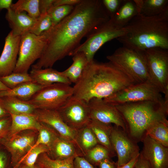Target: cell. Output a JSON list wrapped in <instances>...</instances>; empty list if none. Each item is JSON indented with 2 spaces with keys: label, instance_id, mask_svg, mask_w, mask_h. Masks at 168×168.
Listing matches in <instances>:
<instances>
[{
  "label": "cell",
  "instance_id": "1",
  "mask_svg": "<svg viewBox=\"0 0 168 168\" xmlns=\"http://www.w3.org/2000/svg\"><path fill=\"white\" fill-rule=\"evenodd\" d=\"M110 19L102 0H82L68 15L41 35L45 44L32 68H52L57 61L71 56L83 38Z\"/></svg>",
  "mask_w": 168,
  "mask_h": 168
},
{
  "label": "cell",
  "instance_id": "2",
  "mask_svg": "<svg viewBox=\"0 0 168 168\" xmlns=\"http://www.w3.org/2000/svg\"><path fill=\"white\" fill-rule=\"evenodd\" d=\"M136 84L110 63L89 62L73 86L72 96L87 103L92 99H104Z\"/></svg>",
  "mask_w": 168,
  "mask_h": 168
},
{
  "label": "cell",
  "instance_id": "3",
  "mask_svg": "<svg viewBox=\"0 0 168 168\" xmlns=\"http://www.w3.org/2000/svg\"><path fill=\"white\" fill-rule=\"evenodd\" d=\"M124 28L127 33L116 39L123 46L142 51L155 48L168 49V7L156 16L138 13Z\"/></svg>",
  "mask_w": 168,
  "mask_h": 168
},
{
  "label": "cell",
  "instance_id": "4",
  "mask_svg": "<svg viewBox=\"0 0 168 168\" xmlns=\"http://www.w3.org/2000/svg\"><path fill=\"white\" fill-rule=\"evenodd\" d=\"M115 106L123 118L126 133L137 143L142 141L152 124L167 119L168 99H164L161 101L128 103Z\"/></svg>",
  "mask_w": 168,
  "mask_h": 168
},
{
  "label": "cell",
  "instance_id": "5",
  "mask_svg": "<svg viewBox=\"0 0 168 168\" xmlns=\"http://www.w3.org/2000/svg\"><path fill=\"white\" fill-rule=\"evenodd\" d=\"M107 59L115 67L136 83L149 80L144 51L124 46L117 49Z\"/></svg>",
  "mask_w": 168,
  "mask_h": 168
},
{
  "label": "cell",
  "instance_id": "6",
  "mask_svg": "<svg viewBox=\"0 0 168 168\" xmlns=\"http://www.w3.org/2000/svg\"><path fill=\"white\" fill-rule=\"evenodd\" d=\"M127 31L116 26L110 19L93 30L87 36L84 42L80 44L71 55L78 52L83 53L88 62L94 60L97 51L106 43L124 35Z\"/></svg>",
  "mask_w": 168,
  "mask_h": 168
},
{
  "label": "cell",
  "instance_id": "7",
  "mask_svg": "<svg viewBox=\"0 0 168 168\" xmlns=\"http://www.w3.org/2000/svg\"><path fill=\"white\" fill-rule=\"evenodd\" d=\"M161 93L149 80L132 85L103 99L114 105L146 101H161L164 100Z\"/></svg>",
  "mask_w": 168,
  "mask_h": 168
},
{
  "label": "cell",
  "instance_id": "8",
  "mask_svg": "<svg viewBox=\"0 0 168 168\" xmlns=\"http://www.w3.org/2000/svg\"><path fill=\"white\" fill-rule=\"evenodd\" d=\"M144 52L149 80L168 98V49L152 48Z\"/></svg>",
  "mask_w": 168,
  "mask_h": 168
},
{
  "label": "cell",
  "instance_id": "9",
  "mask_svg": "<svg viewBox=\"0 0 168 168\" xmlns=\"http://www.w3.org/2000/svg\"><path fill=\"white\" fill-rule=\"evenodd\" d=\"M73 95L70 85L55 83L44 86L27 101L36 109L58 110Z\"/></svg>",
  "mask_w": 168,
  "mask_h": 168
},
{
  "label": "cell",
  "instance_id": "10",
  "mask_svg": "<svg viewBox=\"0 0 168 168\" xmlns=\"http://www.w3.org/2000/svg\"><path fill=\"white\" fill-rule=\"evenodd\" d=\"M45 41L41 35L27 32L21 36L18 57L13 72L28 73L30 67L41 57Z\"/></svg>",
  "mask_w": 168,
  "mask_h": 168
},
{
  "label": "cell",
  "instance_id": "11",
  "mask_svg": "<svg viewBox=\"0 0 168 168\" xmlns=\"http://www.w3.org/2000/svg\"><path fill=\"white\" fill-rule=\"evenodd\" d=\"M57 110L65 123L77 131L91 120L88 103L72 96Z\"/></svg>",
  "mask_w": 168,
  "mask_h": 168
},
{
  "label": "cell",
  "instance_id": "12",
  "mask_svg": "<svg viewBox=\"0 0 168 168\" xmlns=\"http://www.w3.org/2000/svg\"><path fill=\"white\" fill-rule=\"evenodd\" d=\"M110 140L114 152L117 155V166L124 165L138 155L139 147L121 128L113 127Z\"/></svg>",
  "mask_w": 168,
  "mask_h": 168
},
{
  "label": "cell",
  "instance_id": "13",
  "mask_svg": "<svg viewBox=\"0 0 168 168\" xmlns=\"http://www.w3.org/2000/svg\"><path fill=\"white\" fill-rule=\"evenodd\" d=\"M34 114L39 122L50 126L61 138L73 143L82 155L77 141L78 131L65 123L57 110L36 109Z\"/></svg>",
  "mask_w": 168,
  "mask_h": 168
},
{
  "label": "cell",
  "instance_id": "14",
  "mask_svg": "<svg viewBox=\"0 0 168 168\" xmlns=\"http://www.w3.org/2000/svg\"><path fill=\"white\" fill-rule=\"evenodd\" d=\"M20 133L7 137L0 141V144L10 154L12 168L18 164L31 149L36 141L34 133Z\"/></svg>",
  "mask_w": 168,
  "mask_h": 168
},
{
  "label": "cell",
  "instance_id": "15",
  "mask_svg": "<svg viewBox=\"0 0 168 168\" xmlns=\"http://www.w3.org/2000/svg\"><path fill=\"white\" fill-rule=\"evenodd\" d=\"M88 104L91 120L107 124H114L126 132L123 118L115 105L98 98L92 99Z\"/></svg>",
  "mask_w": 168,
  "mask_h": 168
},
{
  "label": "cell",
  "instance_id": "16",
  "mask_svg": "<svg viewBox=\"0 0 168 168\" xmlns=\"http://www.w3.org/2000/svg\"><path fill=\"white\" fill-rule=\"evenodd\" d=\"M142 142L143 143L140 152L151 168H168V147L146 135Z\"/></svg>",
  "mask_w": 168,
  "mask_h": 168
},
{
  "label": "cell",
  "instance_id": "17",
  "mask_svg": "<svg viewBox=\"0 0 168 168\" xmlns=\"http://www.w3.org/2000/svg\"><path fill=\"white\" fill-rule=\"evenodd\" d=\"M21 38L14 35L11 31L5 38L0 56V77L13 72L17 61Z\"/></svg>",
  "mask_w": 168,
  "mask_h": 168
},
{
  "label": "cell",
  "instance_id": "18",
  "mask_svg": "<svg viewBox=\"0 0 168 168\" xmlns=\"http://www.w3.org/2000/svg\"><path fill=\"white\" fill-rule=\"evenodd\" d=\"M5 18L13 34L19 36L29 32L36 20L26 12H16L11 8L7 10Z\"/></svg>",
  "mask_w": 168,
  "mask_h": 168
},
{
  "label": "cell",
  "instance_id": "19",
  "mask_svg": "<svg viewBox=\"0 0 168 168\" xmlns=\"http://www.w3.org/2000/svg\"><path fill=\"white\" fill-rule=\"evenodd\" d=\"M30 74L34 82L43 86H48L55 83L69 85L72 83L62 73L52 68L41 69L32 68Z\"/></svg>",
  "mask_w": 168,
  "mask_h": 168
},
{
  "label": "cell",
  "instance_id": "20",
  "mask_svg": "<svg viewBox=\"0 0 168 168\" xmlns=\"http://www.w3.org/2000/svg\"><path fill=\"white\" fill-rule=\"evenodd\" d=\"M51 158L56 160H64L73 156H82L75 145L57 136L53 141L49 148Z\"/></svg>",
  "mask_w": 168,
  "mask_h": 168
},
{
  "label": "cell",
  "instance_id": "21",
  "mask_svg": "<svg viewBox=\"0 0 168 168\" xmlns=\"http://www.w3.org/2000/svg\"><path fill=\"white\" fill-rule=\"evenodd\" d=\"M11 122L8 137L26 130L38 131L41 123L34 113L31 114H10Z\"/></svg>",
  "mask_w": 168,
  "mask_h": 168
},
{
  "label": "cell",
  "instance_id": "22",
  "mask_svg": "<svg viewBox=\"0 0 168 168\" xmlns=\"http://www.w3.org/2000/svg\"><path fill=\"white\" fill-rule=\"evenodd\" d=\"M138 14L133 0H123L118 10L110 19L117 26L124 28Z\"/></svg>",
  "mask_w": 168,
  "mask_h": 168
},
{
  "label": "cell",
  "instance_id": "23",
  "mask_svg": "<svg viewBox=\"0 0 168 168\" xmlns=\"http://www.w3.org/2000/svg\"><path fill=\"white\" fill-rule=\"evenodd\" d=\"M5 109L10 114H31L36 108L28 101L12 96L0 97Z\"/></svg>",
  "mask_w": 168,
  "mask_h": 168
},
{
  "label": "cell",
  "instance_id": "24",
  "mask_svg": "<svg viewBox=\"0 0 168 168\" xmlns=\"http://www.w3.org/2000/svg\"><path fill=\"white\" fill-rule=\"evenodd\" d=\"M45 86H43L35 82H27L13 89L0 91V97H14L27 101Z\"/></svg>",
  "mask_w": 168,
  "mask_h": 168
},
{
  "label": "cell",
  "instance_id": "25",
  "mask_svg": "<svg viewBox=\"0 0 168 168\" xmlns=\"http://www.w3.org/2000/svg\"><path fill=\"white\" fill-rule=\"evenodd\" d=\"M72 56V64L62 72L71 83L75 84L81 77L89 62L85 54L82 52L76 53Z\"/></svg>",
  "mask_w": 168,
  "mask_h": 168
},
{
  "label": "cell",
  "instance_id": "26",
  "mask_svg": "<svg viewBox=\"0 0 168 168\" xmlns=\"http://www.w3.org/2000/svg\"><path fill=\"white\" fill-rule=\"evenodd\" d=\"M87 126L94 133L99 144L115 153L110 140V136L113 128L111 124H105L91 119Z\"/></svg>",
  "mask_w": 168,
  "mask_h": 168
},
{
  "label": "cell",
  "instance_id": "27",
  "mask_svg": "<svg viewBox=\"0 0 168 168\" xmlns=\"http://www.w3.org/2000/svg\"><path fill=\"white\" fill-rule=\"evenodd\" d=\"M138 13L146 16L160 14L168 7V0H133Z\"/></svg>",
  "mask_w": 168,
  "mask_h": 168
},
{
  "label": "cell",
  "instance_id": "28",
  "mask_svg": "<svg viewBox=\"0 0 168 168\" xmlns=\"http://www.w3.org/2000/svg\"><path fill=\"white\" fill-rule=\"evenodd\" d=\"M147 135L162 145L168 147V121L167 119L156 122L147 129Z\"/></svg>",
  "mask_w": 168,
  "mask_h": 168
},
{
  "label": "cell",
  "instance_id": "29",
  "mask_svg": "<svg viewBox=\"0 0 168 168\" xmlns=\"http://www.w3.org/2000/svg\"><path fill=\"white\" fill-rule=\"evenodd\" d=\"M77 141L83 156L89 150L99 144L94 133L87 126L78 130Z\"/></svg>",
  "mask_w": 168,
  "mask_h": 168
},
{
  "label": "cell",
  "instance_id": "30",
  "mask_svg": "<svg viewBox=\"0 0 168 168\" xmlns=\"http://www.w3.org/2000/svg\"><path fill=\"white\" fill-rule=\"evenodd\" d=\"M76 156H73L64 160L51 158L46 153L40 154L36 164L42 168H74V161Z\"/></svg>",
  "mask_w": 168,
  "mask_h": 168
},
{
  "label": "cell",
  "instance_id": "31",
  "mask_svg": "<svg viewBox=\"0 0 168 168\" xmlns=\"http://www.w3.org/2000/svg\"><path fill=\"white\" fill-rule=\"evenodd\" d=\"M115 154L105 147L98 144L89 150L83 157L93 166H98L101 161L106 159H110Z\"/></svg>",
  "mask_w": 168,
  "mask_h": 168
},
{
  "label": "cell",
  "instance_id": "32",
  "mask_svg": "<svg viewBox=\"0 0 168 168\" xmlns=\"http://www.w3.org/2000/svg\"><path fill=\"white\" fill-rule=\"evenodd\" d=\"M39 1V0H19L12 4L11 8L16 12H26L30 17L36 19L40 14Z\"/></svg>",
  "mask_w": 168,
  "mask_h": 168
},
{
  "label": "cell",
  "instance_id": "33",
  "mask_svg": "<svg viewBox=\"0 0 168 168\" xmlns=\"http://www.w3.org/2000/svg\"><path fill=\"white\" fill-rule=\"evenodd\" d=\"M0 81L9 89H12L25 83L34 82L28 73L12 72L0 77Z\"/></svg>",
  "mask_w": 168,
  "mask_h": 168
},
{
  "label": "cell",
  "instance_id": "34",
  "mask_svg": "<svg viewBox=\"0 0 168 168\" xmlns=\"http://www.w3.org/2000/svg\"><path fill=\"white\" fill-rule=\"evenodd\" d=\"M41 123V126L38 131V136L31 149L40 144L45 145L49 148L54 138L59 135L51 127L46 124Z\"/></svg>",
  "mask_w": 168,
  "mask_h": 168
},
{
  "label": "cell",
  "instance_id": "35",
  "mask_svg": "<svg viewBox=\"0 0 168 168\" xmlns=\"http://www.w3.org/2000/svg\"><path fill=\"white\" fill-rule=\"evenodd\" d=\"M49 151V148L45 145L40 144L38 145L31 149L14 168L17 167L21 164L34 167L39 156L43 153L48 154Z\"/></svg>",
  "mask_w": 168,
  "mask_h": 168
},
{
  "label": "cell",
  "instance_id": "36",
  "mask_svg": "<svg viewBox=\"0 0 168 168\" xmlns=\"http://www.w3.org/2000/svg\"><path fill=\"white\" fill-rule=\"evenodd\" d=\"M74 6L63 5L52 6L47 12L50 16L53 26L63 20L73 11Z\"/></svg>",
  "mask_w": 168,
  "mask_h": 168
},
{
  "label": "cell",
  "instance_id": "37",
  "mask_svg": "<svg viewBox=\"0 0 168 168\" xmlns=\"http://www.w3.org/2000/svg\"><path fill=\"white\" fill-rule=\"evenodd\" d=\"M52 25L51 20L48 13H42L36 19L29 32L37 35H40L49 30Z\"/></svg>",
  "mask_w": 168,
  "mask_h": 168
},
{
  "label": "cell",
  "instance_id": "38",
  "mask_svg": "<svg viewBox=\"0 0 168 168\" xmlns=\"http://www.w3.org/2000/svg\"><path fill=\"white\" fill-rule=\"evenodd\" d=\"M123 0H102L103 4L110 17L117 11Z\"/></svg>",
  "mask_w": 168,
  "mask_h": 168
},
{
  "label": "cell",
  "instance_id": "39",
  "mask_svg": "<svg viewBox=\"0 0 168 168\" xmlns=\"http://www.w3.org/2000/svg\"><path fill=\"white\" fill-rule=\"evenodd\" d=\"M11 122L10 115L0 119V141L8 136Z\"/></svg>",
  "mask_w": 168,
  "mask_h": 168
},
{
  "label": "cell",
  "instance_id": "40",
  "mask_svg": "<svg viewBox=\"0 0 168 168\" xmlns=\"http://www.w3.org/2000/svg\"><path fill=\"white\" fill-rule=\"evenodd\" d=\"M8 153L4 147L0 144V168H10L11 166Z\"/></svg>",
  "mask_w": 168,
  "mask_h": 168
},
{
  "label": "cell",
  "instance_id": "41",
  "mask_svg": "<svg viewBox=\"0 0 168 168\" xmlns=\"http://www.w3.org/2000/svg\"><path fill=\"white\" fill-rule=\"evenodd\" d=\"M74 168H95L83 156H77L74 161Z\"/></svg>",
  "mask_w": 168,
  "mask_h": 168
},
{
  "label": "cell",
  "instance_id": "42",
  "mask_svg": "<svg viewBox=\"0 0 168 168\" xmlns=\"http://www.w3.org/2000/svg\"><path fill=\"white\" fill-rule=\"evenodd\" d=\"M55 0H39V9L40 14L47 12L53 6Z\"/></svg>",
  "mask_w": 168,
  "mask_h": 168
},
{
  "label": "cell",
  "instance_id": "43",
  "mask_svg": "<svg viewBox=\"0 0 168 168\" xmlns=\"http://www.w3.org/2000/svg\"><path fill=\"white\" fill-rule=\"evenodd\" d=\"M82 0H55L53 3L54 6L63 5L75 6L79 4Z\"/></svg>",
  "mask_w": 168,
  "mask_h": 168
},
{
  "label": "cell",
  "instance_id": "44",
  "mask_svg": "<svg viewBox=\"0 0 168 168\" xmlns=\"http://www.w3.org/2000/svg\"><path fill=\"white\" fill-rule=\"evenodd\" d=\"M135 168H151L148 162L143 157L141 153L135 164Z\"/></svg>",
  "mask_w": 168,
  "mask_h": 168
},
{
  "label": "cell",
  "instance_id": "45",
  "mask_svg": "<svg viewBox=\"0 0 168 168\" xmlns=\"http://www.w3.org/2000/svg\"><path fill=\"white\" fill-rule=\"evenodd\" d=\"M98 166L99 168H116L117 165L110 159H106L101 161Z\"/></svg>",
  "mask_w": 168,
  "mask_h": 168
},
{
  "label": "cell",
  "instance_id": "46",
  "mask_svg": "<svg viewBox=\"0 0 168 168\" xmlns=\"http://www.w3.org/2000/svg\"><path fill=\"white\" fill-rule=\"evenodd\" d=\"M12 0H0V12L3 9L7 10L11 8L12 4Z\"/></svg>",
  "mask_w": 168,
  "mask_h": 168
},
{
  "label": "cell",
  "instance_id": "47",
  "mask_svg": "<svg viewBox=\"0 0 168 168\" xmlns=\"http://www.w3.org/2000/svg\"><path fill=\"white\" fill-rule=\"evenodd\" d=\"M139 154L128 162L122 166H117L116 168H134Z\"/></svg>",
  "mask_w": 168,
  "mask_h": 168
},
{
  "label": "cell",
  "instance_id": "48",
  "mask_svg": "<svg viewBox=\"0 0 168 168\" xmlns=\"http://www.w3.org/2000/svg\"><path fill=\"white\" fill-rule=\"evenodd\" d=\"M10 115L9 113L4 108L0 98V119Z\"/></svg>",
  "mask_w": 168,
  "mask_h": 168
},
{
  "label": "cell",
  "instance_id": "49",
  "mask_svg": "<svg viewBox=\"0 0 168 168\" xmlns=\"http://www.w3.org/2000/svg\"><path fill=\"white\" fill-rule=\"evenodd\" d=\"M16 168H42L36 164L34 167H31L24 164H21Z\"/></svg>",
  "mask_w": 168,
  "mask_h": 168
},
{
  "label": "cell",
  "instance_id": "50",
  "mask_svg": "<svg viewBox=\"0 0 168 168\" xmlns=\"http://www.w3.org/2000/svg\"><path fill=\"white\" fill-rule=\"evenodd\" d=\"M9 90L0 81V91Z\"/></svg>",
  "mask_w": 168,
  "mask_h": 168
},
{
  "label": "cell",
  "instance_id": "51",
  "mask_svg": "<svg viewBox=\"0 0 168 168\" xmlns=\"http://www.w3.org/2000/svg\"><path fill=\"white\" fill-rule=\"evenodd\" d=\"M134 168H135V167H134Z\"/></svg>",
  "mask_w": 168,
  "mask_h": 168
}]
</instances>
